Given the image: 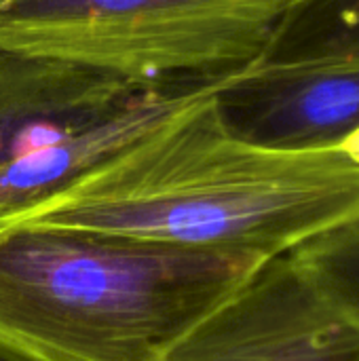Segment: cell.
<instances>
[{"label":"cell","mask_w":359,"mask_h":361,"mask_svg":"<svg viewBox=\"0 0 359 361\" xmlns=\"http://www.w3.org/2000/svg\"><path fill=\"white\" fill-rule=\"evenodd\" d=\"M216 85V82H214ZM214 85L61 190L0 222L95 231L271 260L359 222V165L231 135Z\"/></svg>","instance_id":"1"},{"label":"cell","mask_w":359,"mask_h":361,"mask_svg":"<svg viewBox=\"0 0 359 361\" xmlns=\"http://www.w3.org/2000/svg\"><path fill=\"white\" fill-rule=\"evenodd\" d=\"M269 260L0 222V334L57 361H161Z\"/></svg>","instance_id":"2"},{"label":"cell","mask_w":359,"mask_h":361,"mask_svg":"<svg viewBox=\"0 0 359 361\" xmlns=\"http://www.w3.org/2000/svg\"><path fill=\"white\" fill-rule=\"evenodd\" d=\"M292 0H0V51L135 85L250 66Z\"/></svg>","instance_id":"3"},{"label":"cell","mask_w":359,"mask_h":361,"mask_svg":"<svg viewBox=\"0 0 359 361\" xmlns=\"http://www.w3.org/2000/svg\"><path fill=\"white\" fill-rule=\"evenodd\" d=\"M161 361H359V330L284 254L256 269Z\"/></svg>","instance_id":"4"},{"label":"cell","mask_w":359,"mask_h":361,"mask_svg":"<svg viewBox=\"0 0 359 361\" xmlns=\"http://www.w3.org/2000/svg\"><path fill=\"white\" fill-rule=\"evenodd\" d=\"M222 127L277 150H334L359 129V59L250 63L216 80Z\"/></svg>","instance_id":"5"},{"label":"cell","mask_w":359,"mask_h":361,"mask_svg":"<svg viewBox=\"0 0 359 361\" xmlns=\"http://www.w3.org/2000/svg\"><path fill=\"white\" fill-rule=\"evenodd\" d=\"M216 80L148 85L112 112L6 159L0 163V220L47 199L91 171L201 97Z\"/></svg>","instance_id":"6"},{"label":"cell","mask_w":359,"mask_h":361,"mask_svg":"<svg viewBox=\"0 0 359 361\" xmlns=\"http://www.w3.org/2000/svg\"><path fill=\"white\" fill-rule=\"evenodd\" d=\"M148 85L0 51V163L91 123Z\"/></svg>","instance_id":"7"},{"label":"cell","mask_w":359,"mask_h":361,"mask_svg":"<svg viewBox=\"0 0 359 361\" xmlns=\"http://www.w3.org/2000/svg\"><path fill=\"white\" fill-rule=\"evenodd\" d=\"M347 59H359V0H292L254 61L281 66Z\"/></svg>","instance_id":"8"},{"label":"cell","mask_w":359,"mask_h":361,"mask_svg":"<svg viewBox=\"0 0 359 361\" xmlns=\"http://www.w3.org/2000/svg\"><path fill=\"white\" fill-rule=\"evenodd\" d=\"M290 254L359 330V222L330 231Z\"/></svg>","instance_id":"9"},{"label":"cell","mask_w":359,"mask_h":361,"mask_svg":"<svg viewBox=\"0 0 359 361\" xmlns=\"http://www.w3.org/2000/svg\"><path fill=\"white\" fill-rule=\"evenodd\" d=\"M0 361H57L0 334Z\"/></svg>","instance_id":"10"},{"label":"cell","mask_w":359,"mask_h":361,"mask_svg":"<svg viewBox=\"0 0 359 361\" xmlns=\"http://www.w3.org/2000/svg\"><path fill=\"white\" fill-rule=\"evenodd\" d=\"M336 150H341L345 157H349L353 163H358L359 165V129L358 131H353L349 137H345V140L336 146Z\"/></svg>","instance_id":"11"}]
</instances>
